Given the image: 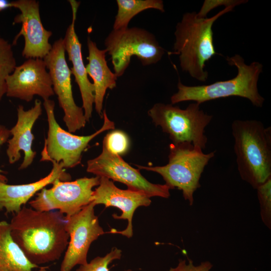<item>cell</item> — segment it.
<instances>
[{"label":"cell","mask_w":271,"mask_h":271,"mask_svg":"<svg viewBox=\"0 0 271 271\" xmlns=\"http://www.w3.org/2000/svg\"><path fill=\"white\" fill-rule=\"evenodd\" d=\"M10 226L14 240L28 260L37 265L59 259L68 244L65 216L59 211L24 206Z\"/></svg>","instance_id":"cell-1"},{"label":"cell","mask_w":271,"mask_h":271,"mask_svg":"<svg viewBox=\"0 0 271 271\" xmlns=\"http://www.w3.org/2000/svg\"><path fill=\"white\" fill-rule=\"evenodd\" d=\"M234 8L226 7L210 18L200 17L195 12L186 13L177 23L174 51L170 53L179 55L182 70L193 78L202 82L207 79L205 64L217 54L214 45L213 25Z\"/></svg>","instance_id":"cell-2"},{"label":"cell","mask_w":271,"mask_h":271,"mask_svg":"<svg viewBox=\"0 0 271 271\" xmlns=\"http://www.w3.org/2000/svg\"><path fill=\"white\" fill-rule=\"evenodd\" d=\"M231 129L239 175L256 189L271 177V127L255 119H236Z\"/></svg>","instance_id":"cell-3"},{"label":"cell","mask_w":271,"mask_h":271,"mask_svg":"<svg viewBox=\"0 0 271 271\" xmlns=\"http://www.w3.org/2000/svg\"><path fill=\"white\" fill-rule=\"evenodd\" d=\"M226 60L230 66L237 68L235 77L209 85L197 86H187L179 80L177 92L171 97V104L193 101L201 104L216 99L239 96L247 99L255 107H261L264 98L258 92L257 82L262 71V64L253 62L247 65L238 54L228 57Z\"/></svg>","instance_id":"cell-4"},{"label":"cell","mask_w":271,"mask_h":271,"mask_svg":"<svg viewBox=\"0 0 271 271\" xmlns=\"http://www.w3.org/2000/svg\"><path fill=\"white\" fill-rule=\"evenodd\" d=\"M202 149L184 143L170 145L168 163L163 166H143L136 165L139 169L160 174L170 189L175 188L182 191L184 199L190 205L194 203V193L200 187V179L215 151L205 154Z\"/></svg>","instance_id":"cell-5"},{"label":"cell","mask_w":271,"mask_h":271,"mask_svg":"<svg viewBox=\"0 0 271 271\" xmlns=\"http://www.w3.org/2000/svg\"><path fill=\"white\" fill-rule=\"evenodd\" d=\"M200 105L194 102L183 109L172 104L157 103L148 113L155 125L169 135L172 144L188 143L203 150L207 143L205 128L213 116Z\"/></svg>","instance_id":"cell-6"},{"label":"cell","mask_w":271,"mask_h":271,"mask_svg":"<svg viewBox=\"0 0 271 271\" xmlns=\"http://www.w3.org/2000/svg\"><path fill=\"white\" fill-rule=\"evenodd\" d=\"M43 105L47 116L48 131L41 161H54L61 164L64 169L72 168L80 164L82 153L89 142L101 133L115 128L114 122L108 118L104 109L102 112L103 123L99 129L88 136L74 135L63 129L57 122L54 101L44 100Z\"/></svg>","instance_id":"cell-7"},{"label":"cell","mask_w":271,"mask_h":271,"mask_svg":"<svg viewBox=\"0 0 271 271\" xmlns=\"http://www.w3.org/2000/svg\"><path fill=\"white\" fill-rule=\"evenodd\" d=\"M104 45L117 77L123 74L131 57L136 56L145 66L159 62L165 53L153 34L138 27L112 30Z\"/></svg>","instance_id":"cell-8"},{"label":"cell","mask_w":271,"mask_h":271,"mask_svg":"<svg viewBox=\"0 0 271 271\" xmlns=\"http://www.w3.org/2000/svg\"><path fill=\"white\" fill-rule=\"evenodd\" d=\"M100 177H83L74 181L56 180L50 189L43 188L31 201V207L40 211L58 209L68 217L92 201L93 188L98 186Z\"/></svg>","instance_id":"cell-9"},{"label":"cell","mask_w":271,"mask_h":271,"mask_svg":"<svg viewBox=\"0 0 271 271\" xmlns=\"http://www.w3.org/2000/svg\"><path fill=\"white\" fill-rule=\"evenodd\" d=\"M49 70L54 93L64 111L63 120L69 132H74L87 122L83 108L76 105L73 96L71 72L65 58L63 39L54 42L50 52L43 59Z\"/></svg>","instance_id":"cell-10"},{"label":"cell","mask_w":271,"mask_h":271,"mask_svg":"<svg viewBox=\"0 0 271 271\" xmlns=\"http://www.w3.org/2000/svg\"><path fill=\"white\" fill-rule=\"evenodd\" d=\"M86 171L96 176L122 183L127 189L143 192L150 198H168L170 196V188L167 185L151 183L139 169L130 166L120 156L110 152L103 144L101 154L87 161Z\"/></svg>","instance_id":"cell-11"},{"label":"cell","mask_w":271,"mask_h":271,"mask_svg":"<svg viewBox=\"0 0 271 271\" xmlns=\"http://www.w3.org/2000/svg\"><path fill=\"white\" fill-rule=\"evenodd\" d=\"M91 202L74 215L65 216V229L70 240L61 264L60 271H71L77 265L87 263L91 243L104 234Z\"/></svg>","instance_id":"cell-12"},{"label":"cell","mask_w":271,"mask_h":271,"mask_svg":"<svg viewBox=\"0 0 271 271\" xmlns=\"http://www.w3.org/2000/svg\"><path fill=\"white\" fill-rule=\"evenodd\" d=\"M11 7L19 9L21 13L14 18L13 24L21 23L20 32L13 42L16 45L21 36L25 39L22 56L26 58L43 59L51 51L49 42L52 32L45 29L42 23L39 2L35 0H18L10 3Z\"/></svg>","instance_id":"cell-13"},{"label":"cell","mask_w":271,"mask_h":271,"mask_svg":"<svg viewBox=\"0 0 271 271\" xmlns=\"http://www.w3.org/2000/svg\"><path fill=\"white\" fill-rule=\"evenodd\" d=\"M46 68L44 60L39 58L28 59L16 66L6 79L7 95L27 102L31 101L36 95L44 100L49 99L54 92Z\"/></svg>","instance_id":"cell-14"},{"label":"cell","mask_w":271,"mask_h":271,"mask_svg":"<svg viewBox=\"0 0 271 271\" xmlns=\"http://www.w3.org/2000/svg\"><path fill=\"white\" fill-rule=\"evenodd\" d=\"M92 202L95 206L103 204L105 208L113 206L120 209L121 214L118 216L113 214L112 217L116 219L126 220L127 226L124 230L112 229L109 232L120 234L130 238L133 235L132 222L134 211L139 207L149 206L151 200L143 192L129 189H119L114 184L113 181L101 177L98 187L93 191Z\"/></svg>","instance_id":"cell-15"},{"label":"cell","mask_w":271,"mask_h":271,"mask_svg":"<svg viewBox=\"0 0 271 271\" xmlns=\"http://www.w3.org/2000/svg\"><path fill=\"white\" fill-rule=\"evenodd\" d=\"M42 112V103L39 99H36L34 105L28 110H25L21 105L17 108V121L10 130L12 138L8 141L7 155L9 163L13 164L20 159L21 151L24 152V160L19 167L20 170L30 166L36 157V152L32 149L35 139L32 130Z\"/></svg>","instance_id":"cell-16"},{"label":"cell","mask_w":271,"mask_h":271,"mask_svg":"<svg viewBox=\"0 0 271 271\" xmlns=\"http://www.w3.org/2000/svg\"><path fill=\"white\" fill-rule=\"evenodd\" d=\"M69 2L72 8V20L63 39L65 49L69 60L72 64L73 67L70 69L71 74L74 75L75 82L79 86L82 100V108L86 121H89L93 111L94 89L93 83L90 82L87 76L82 58L81 44L75 30L76 14L80 2L74 0Z\"/></svg>","instance_id":"cell-17"},{"label":"cell","mask_w":271,"mask_h":271,"mask_svg":"<svg viewBox=\"0 0 271 271\" xmlns=\"http://www.w3.org/2000/svg\"><path fill=\"white\" fill-rule=\"evenodd\" d=\"M53 168L45 177L33 183L21 185H9L0 181V211L15 214L19 212L22 205L25 204L37 192L57 179L69 181L71 177L67 173L61 164L51 162Z\"/></svg>","instance_id":"cell-18"},{"label":"cell","mask_w":271,"mask_h":271,"mask_svg":"<svg viewBox=\"0 0 271 271\" xmlns=\"http://www.w3.org/2000/svg\"><path fill=\"white\" fill-rule=\"evenodd\" d=\"M88 63L85 66L86 72L93 81L94 103L99 116L102 117L104 97L107 89L116 87L117 76L108 67L105 59L106 50L99 49L96 43L87 38Z\"/></svg>","instance_id":"cell-19"},{"label":"cell","mask_w":271,"mask_h":271,"mask_svg":"<svg viewBox=\"0 0 271 271\" xmlns=\"http://www.w3.org/2000/svg\"><path fill=\"white\" fill-rule=\"evenodd\" d=\"M39 267L28 260L14 240L10 223L0 221V271H33Z\"/></svg>","instance_id":"cell-20"},{"label":"cell","mask_w":271,"mask_h":271,"mask_svg":"<svg viewBox=\"0 0 271 271\" xmlns=\"http://www.w3.org/2000/svg\"><path fill=\"white\" fill-rule=\"evenodd\" d=\"M118 10L115 17L113 30L128 28L130 21L136 15L149 9L165 12L162 0H116Z\"/></svg>","instance_id":"cell-21"},{"label":"cell","mask_w":271,"mask_h":271,"mask_svg":"<svg viewBox=\"0 0 271 271\" xmlns=\"http://www.w3.org/2000/svg\"><path fill=\"white\" fill-rule=\"evenodd\" d=\"M16 66L11 45L0 36V101L6 94V79Z\"/></svg>","instance_id":"cell-22"},{"label":"cell","mask_w":271,"mask_h":271,"mask_svg":"<svg viewBox=\"0 0 271 271\" xmlns=\"http://www.w3.org/2000/svg\"><path fill=\"white\" fill-rule=\"evenodd\" d=\"M260 214L264 225L271 229V177L256 189Z\"/></svg>","instance_id":"cell-23"},{"label":"cell","mask_w":271,"mask_h":271,"mask_svg":"<svg viewBox=\"0 0 271 271\" xmlns=\"http://www.w3.org/2000/svg\"><path fill=\"white\" fill-rule=\"evenodd\" d=\"M102 144L110 152L120 156L127 152L130 144L127 135L117 129L108 132L104 137Z\"/></svg>","instance_id":"cell-24"},{"label":"cell","mask_w":271,"mask_h":271,"mask_svg":"<svg viewBox=\"0 0 271 271\" xmlns=\"http://www.w3.org/2000/svg\"><path fill=\"white\" fill-rule=\"evenodd\" d=\"M122 251L114 247L104 256H97L85 265H81L76 271H109L108 265L114 260L120 259ZM125 271H132L130 269Z\"/></svg>","instance_id":"cell-25"},{"label":"cell","mask_w":271,"mask_h":271,"mask_svg":"<svg viewBox=\"0 0 271 271\" xmlns=\"http://www.w3.org/2000/svg\"><path fill=\"white\" fill-rule=\"evenodd\" d=\"M247 1L244 0H216L204 1L200 11L197 13V15L201 18L207 17V14L213 9L220 6H225V7L234 6L246 3Z\"/></svg>","instance_id":"cell-26"},{"label":"cell","mask_w":271,"mask_h":271,"mask_svg":"<svg viewBox=\"0 0 271 271\" xmlns=\"http://www.w3.org/2000/svg\"><path fill=\"white\" fill-rule=\"evenodd\" d=\"M212 267V264L209 261H202L196 265L191 260L187 262L181 259L176 266L171 267L168 271H210Z\"/></svg>","instance_id":"cell-27"},{"label":"cell","mask_w":271,"mask_h":271,"mask_svg":"<svg viewBox=\"0 0 271 271\" xmlns=\"http://www.w3.org/2000/svg\"><path fill=\"white\" fill-rule=\"evenodd\" d=\"M10 131L5 126L0 125V148L8 141L9 137L11 136ZM5 172L0 168V181L7 183L8 178L4 175Z\"/></svg>","instance_id":"cell-28"},{"label":"cell","mask_w":271,"mask_h":271,"mask_svg":"<svg viewBox=\"0 0 271 271\" xmlns=\"http://www.w3.org/2000/svg\"><path fill=\"white\" fill-rule=\"evenodd\" d=\"M10 3L6 0H0V12L11 8Z\"/></svg>","instance_id":"cell-29"},{"label":"cell","mask_w":271,"mask_h":271,"mask_svg":"<svg viewBox=\"0 0 271 271\" xmlns=\"http://www.w3.org/2000/svg\"><path fill=\"white\" fill-rule=\"evenodd\" d=\"M47 268L48 267H46V266L40 267L38 271H47Z\"/></svg>","instance_id":"cell-30"}]
</instances>
